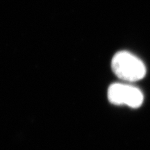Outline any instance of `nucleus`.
Returning <instances> with one entry per match:
<instances>
[{"instance_id":"obj_1","label":"nucleus","mask_w":150,"mask_h":150,"mask_svg":"<svg viewBox=\"0 0 150 150\" xmlns=\"http://www.w3.org/2000/svg\"><path fill=\"white\" fill-rule=\"evenodd\" d=\"M111 67L117 77L127 81H137L146 74L145 64L128 52L116 54L112 59Z\"/></svg>"},{"instance_id":"obj_2","label":"nucleus","mask_w":150,"mask_h":150,"mask_svg":"<svg viewBox=\"0 0 150 150\" xmlns=\"http://www.w3.org/2000/svg\"><path fill=\"white\" fill-rule=\"evenodd\" d=\"M108 99L115 105H127L138 108L143 102V95L134 86L123 83H113L108 90Z\"/></svg>"}]
</instances>
